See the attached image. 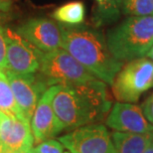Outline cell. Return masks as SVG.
I'll return each instance as SVG.
<instances>
[{
	"label": "cell",
	"instance_id": "6da1fadb",
	"mask_svg": "<svg viewBox=\"0 0 153 153\" xmlns=\"http://www.w3.org/2000/svg\"><path fill=\"white\" fill-rule=\"evenodd\" d=\"M52 105L58 133L102 121L112 108L105 82L94 81L75 85H55Z\"/></svg>",
	"mask_w": 153,
	"mask_h": 153
},
{
	"label": "cell",
	"instance_id": "7a4b0ae2",
	"mask_svg": "<svg viewBox=\"0 0 153 153\" xmlns=\"http://www.w3.org/2000/svg\"><path fill=\"white\" fill-rule=\"evenodd\" d=\"M62 48L72 55L97 79L111 85L124 63L109 50L106 37L94 27L60 24Z\"/></svg>",
	"mask_w": 153,
	"mask_h": 153
},
{
	"label": "cell",
	"instance_id": "3957f363",
	"mask_svg": "<svg viewBox=\"0 0 153 153\" xmlns=\"http://www.w3.org/2000/svg\"><path fill=\"white\" fill-rule=\"evenodd\" d=\"M105 37L111 54L120 62L143 58L153 46V16H128Z\"/></svg>",
	"mask_w": 153,
	"mask_h": 153
},
{
	"label": "cell",
	"instance_id": "277c9868",
	"mask_svg": "<svg viewBox=\"0 0 153 153\" xmlns=\"http://www.w3.org/2000/svg\"><path fill=\"white\" fill-rule=\"evenodd\" d=\"M39 78L49 87L55 85H75L97 79L81 63L63 48L43 52L40 60Z\"/></svg>",
	"mask_w": 153,
	"mask_h": 153
},
{
	"label": "cell",
	"instance_id": "5b68a950",
	"mask_svg": "<svg viewBox=\"0 0 153 153\" xmlns=\"http://www.w3.org/2000/svg\"><path fill=\"white\" fill-rule=\"evenodd\" d=\"M111 91L119 102H135L153 87V63L147 57L127 62L112 82Z\"/></svg>",
	"mask_w": 153,
	"mask_h": 153
},
{
	"label": "cell",
	"instance_id": "8992f818",
	"mask_svg": "<svg viewBox=\"0 0 153 153\" xmlns=\"http://www.w3.org/2000/svg\"><path fill=\"white\" fill-rule=\"evenodd\" d=\"M59 141L71 153H114L111 134L103 124L74 128L61 136Z\"/></svg>",
	"mask_w": 153,
	"mask_h": 153
},
{
	"label": "cell",
	"instance_id": "52a82bcc",
	"mask_svg": "<svg viewBox=\"0 0 153 153\" xmlns=\"http://www.w3.org/2000/svg\"><path fill=\"white\" fill-rule=\"evenodd\" d=\"M4 36L7 60L6 70L22 75L35 74L39 71L43 52L9 27H4Z\"/></svg>",
	"mask_w": 153,
	"mask_h": 153
},
{
	"label": "cell",
	"instance_id": "ba28073f",
	"mask_svg": "<svg viewBox=\"0 0 153 153\" xmlns=\"http://www.w3.org/2000/svg\"><path fill=\"white\" fill-rule=\"evenodd\" d=\"M11 85L15 100L22 114L31 119L42 94L48 88V85L35 74H17L9 70L4 71Z\"/></svg>",
	"mask_w": 153,
	"mask_h": 153
},
{
	"label": "cell",
	"instance_id": "9c48e42d",
	"mask_svg": "<svg viewBox=\"0 0 153 153\" xmlns=\"http://www.w3.org/2000/svg\"><path fill=\"white\" fill-rule=\"evenodd\" d=\"M16 32L44 53L62 48L60 25L49 18H31L21 24Z\"/></svg>",
	"mask_w": 153,
	"mask_h": 153
},
{
	"label": "cell",
	"instance_id": "30bf717a",
	"mask_svg": "<svg viewBox=\"0 0 153 153\" xmlns=\"http://www.w3.org/2000/svg\"><path fill=\"white\" fill-rule=\"evenodd\" d=\"M33 143L30 119L0 111V145L4 153L28 150L33 148Z\"/></svg>",
	"mask_w": 153,
	"mask_h": 153
},
{
	"label": "cell",
	"instance_id": "8fae6325",
	"mask_svg": "<svg viewBox=\"0 0 153 153\" xmlns=\"http://www.w3.org/2000/svg\"><path fill=\"white\" fill-rule=\"evenodd\" d=\"M108 127L120 132L153 133V124L145 117L142 109L130 102L114 105L105 118Z\"/></svg>",
	"mask_w": 153,
	"mask_h": 153
},
{
	"label": "cell",
	"instance_id": "7c38bea8",
	"mask_svg": "<svg viewBox=\"0 0 153 153\" xmlns=\"http://www.w3.org/2000/svg\"><path fill=\"white\" fill-rule=\"evenodd\" d=\"M54 91V85H51L46 90L30 119L34 143L36 144H40L45 140L51 139L58 134L57 120L52 105Z\"/></svg>",
	"mask_w": 153,
	"mask_h": 153
},
{
	"label": "cell",
	"instance_id": "4fadbf2b",
	"mask_svg": "<svg viewBox=\"0 0 153 153\" xmlns=\"http://www.w3.org/2000/svg\"><path fill=\"white\" fill-rule=\"evenodd\" d=\"M114 153H143L153 140V133L114 131L111 134Z\"/></svg>",
	"mask_w": 153,
	"mask_h": 153
},
{
	"label": "cell",
	"instance_id": "5bb4252c",
	"mask_svg": "<svg viewBox=\"0 0 153 153\" xmlns=\"http://www.w3.org/2000/svg\"><path fill=\"white\" fill-rule=\"evenodd\" d=\"M55 20L65 25H79L85 17V7L82 1H71L59 6L52 13Z\"/></svg>",
	"mask_w": 153,
	"mask_h": 153
},
{
	"label": "cell",
	"instance_id": "9a60e30c",
	"mask_svg": "<svg viewBox=\"0 0 153 153\" xmlns=\"http://www.w3.org/2000/svg\"><path fill=\"white\" fill-rule=\"evenodd\" d=\"M0 111L13 116H25L17 105L7 76L4 71L1 70H0Z\"/></svg>",
	"mask_w": 153,
	"mask_h": 153
},
{
	"label": "cell",
	"instance_id": "2e32d148",
	"mask_svg": "<svg viewBox=\"0 0 153 153\" xmlns=\"http://www.w3.org/2000/svg\"><path fill=\"white\" fill-rule=\"evenodd\" d=\"M121 2L122 0H102L94 14V24L102 26L115 22L122 13Z\"/></svg>",
	"mask_w": 153,
	"mask_h": 153
},
{
	"label": "cell",
	"instance_id": "e0dca14e",
	"mask_svg": "<svg viewBox=\"0 0 153 153\" xmlns=\"http://www.w3.org/2000/svg\"><path fill=\"white\" fill-rule=\"evenodd\" d=\"M121 12L126 16H153V0H122Z\"/></svg>",
	"mask_w": 153,
	"mask_h": 153
},
{
	"label": "cell",
	"instance_id": "ac0fdd59",
	"mask_svg": "<svg viewBox=\"0 0 153 153\" xmlns=\"http://www.w3.org/2000/svg\"><path fill=\"white\" fill-rule=\"evenodd\" d=\"M34 150L35 153H65L63 144L55 139L45 140L38 144Z\"/></svg>",
	"mask_w": 153,
	"mask_h": 153
},
{
	"label": "cell",
	"instance_id": "d6986e66",
	"mask_svg": "<svg viewBox=\"0 0 153 153\" xmlns=\"http://www.w3.org/2000/svg\"><path fill=\"white\" fill-rule=\"evenodd\" d=\"M7 69L6 60V40L4 36V26L0 25V70L5 71Z\"/></svg>",
	"mask_w": 153,
	"mask_h": 153
},
{
	"label": "cell",
	"instance_id": "ffe728a7",
	"mask_svg": "<svg viewBox=\"0 0 153 153\" xmlns=\"http://www.w3.org/2000/svg\"><path fill=\"white\" fill-rule=\"evenodd\" d=\"M144 115L147 120L153 124V94L148 97L144 103Z\"/></svg>",
	"mask_w": 153,
	"mask_h": 153
},
{
	"label": "cell",
	"instance_id": "44dd1931",
	"mask_svg": "<svg viewBox=\"0 0 153 153\" xmlns=\"http://www.w3.org/2000/svg\"><path fill=\"white\" fill-rule=\"evenodd\" d=\"M13 6V0H0V11L9 12Z\"/></svg>",
	"mask_w": 153,
	"mask_h": 153
},
{
	"label": "cell",
	"instance_id": "7402d4cb",
	"mask_svg": "<svg viewBox=\"0 0 153 153\" xmlns=\"http://www.w3.org/2000/svg\"><path fill=\"white\" fill-rule=\"evenodd\" d=\"M143 153H153V140L150 143H149V145L146 147V149H145Z\"/></svg>",
	"mask_w": 153,
	"mask_h": 153
},
{
	"label": "cell",
	"instance_id": "603a6c76",
	"mask_svg": "<svg viewBox=\"0 0 153 153\" xmlns=\"http://www.w3.org/2000/svg\"><path fill=\"white\" fill-rule=\"evenodd\" d=\"M5 153H35L34 148L28 149V150H22V151H12V152H5Z\"/></svg>",
	"mask_w": 153,
	"mask_h": 153
},
{
	"label": "cell",
	"instance_id": "cb8c5ba5",
	"mask_svg": "<svg viewBox=\"0 0 153 153\" xmlns=\"http://www.w3.org/2000/svg\"><path fill=\"white\" fill-rule=\"evenodd\" d=\"M146 56H147V58H149V59H150L152 61V63H153V46H152V48L150 49V50H149V52L147 53Z\"/></svg>",
	"mask_w": 153,
	"mask_h": 153
},
{
	"label": "cell",
	"instance_id": "d4e9b609",
	"mask_svg": "<svg viewBox=\"0 0 153 153\" xmlns=\"http://www.w3.org/2000/svg\"><path fill=\"white\" fill-rule=\"evenodd\" d=\"M0 153H4V150H3V148H2L1 145H0Z\"/></svg>",
	"mask_w": 153,
	"mask_h": 153
},
{
	"label": "cell",
	"instance_id": "484cf974",
	"mask_svg": "<svg viewBox=\"0 0 153 153\" xmlns=\"http://www.w3.org/2000/svg\"><path fill=\"white\" fill-rule=\"evenodd\" d=\"M96 1H97V3H100V2H102V0H96Z\"/></svg>",
	"mask_w": 153,
	"mask_h": 153
},
{
	"label": "cell",
	"instance_id": "4316f807",
	"mask_svg": "<svg viewBox=\"0 0 153 153\" xmlns=\"http://www.w3.org/2000/svg\"><path fill=\"white\" fill-rule=\"evenodd\" d=\"M65 153H71V152H69V151H65Z\"/></svg>",
	"mask_w": 153,
	"mask_h": 153
}]
</instances>
